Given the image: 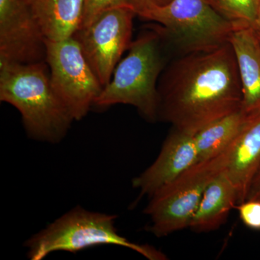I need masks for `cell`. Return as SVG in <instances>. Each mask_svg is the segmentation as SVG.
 <instances>
[{
  "label": "cell",
  "instance_id": "obj_20",
  "mask_svg": "<svg viewBox=\"0 0 260 260\" xmlns=\"http://www.w3.org/2000/svg\"><path fill=\"white\" fill-rule=\"evenodd\" d=\"M246 200H256L260 201V167L251 182Z\"/></svg>",
  "mask_w": 260,
  "mask_h": 260
},
{
  "label": "cell",
  "instance_id": "obj_2",
  "mask_svg": "<svg viewBox=\"0 0 260 260\" xmlns=\"http://www.w3.org/2000/svg\"><path fill=\"white\" fill-rule=\"evenodd\" d=\"M0 101L18 111L36 141L61 143L75 121L53 88L46 61L0 65Z\"/></svg>",
  "mask_w": 260,
  "mask_h": 260
},
{
  "label": "cell",
  "instance_id": "obj_9",
  "mask_svg": "<svg viewBox=\"0 0 260 260\" xmlns=\"http://www.w3.org/2000/svg\"><path fill=\"white\" fill-rule=\"evenodd\" d=\"M46 40L22 0H0V65L46 61Z\"/></svg>",
  "mask_w": 260,
  "mask_h": 260
},
{
  "label": "cell",
  "instance_id": "obj_6",
  "mask_svg": "<svg viewBox=\"0 0 260 260\" xmlns=\"http://www.w3.org/2000/svg\"><path fill=\"white\" fill-rule=\"evenodd\" d=\"M140 18L160 25L169 44L182 54L221 47L229 42L234 29L206 0H171Z\"/></svg>",
  "mask_w": 260,
  "mask_h": 260
},
{
  "label": "cell",
  "instance_id": "obj_16",
  "mask_svg": "<svg viewBox=\"0 0 260 260\" xmlns=\"http://www.w3.org/2000/svg\"><path fill=\"white\" fill-rule=\"evenodd\" d=\"M215 12L232 23L234 28L254 27L259 0H206Z\"/></svg>",
  "mask_w": 260,
  "mask_h": 260
},
{
  "label": "cell",
  "instance_id": "obj_14",
  "mask_svg": "<svg viewBox=\"0 0 260 260\" xmlns=\"http://www.w3.org/2000/svg\"><path fill=\"white\" fill-rule=\"evenodd\" d=\"M237 204V188L223 170L205 189L189 229L198 233L217 230Z\"/></svg>",
  "mask_w": 260,
  "mask_h": 260
},
{
  "label": "cell",
  "instance_id": "obj_18",
  "mask_svg": "<svg viewBox=\"0 0 260 260\" xmlns=\"http://www.w3.org/2000/svg\"><path fill=\"white\" fill-rule=\"evenodd\" d=\"M239 217L249 229L260 231V201L246 200L237 205Z\"/></svg>",
  "mask_w": 260,
  "mask_h": 260
},
{
  "label": "cell",
  "instance_id": "obj_21",
  "mask_svg": "<svg viewBox=\"0 0 260 260\" xmlns=\"http://www.w3.org/2000/svg\"><path fill=\"white\" fill-rule=\"evenodd\" d=\"M254 31H255L258 39L260 41V0L259 2V9H258L257 18H256V23L254 24Z\"/></svg>",
  "mask_w": 260,
  "mask_h": 260
},
{
  "label": "cell",
  "instance_id": "obj_7",
  "mask_svg": "<svg viewBox=\"0 0 260 260\" xmlns=\"http://www.w3.org/2000/svg\"><path fill=\"white\" fill-rule=\"evenodd\" d=\"M47 61L53 88L75 121L83 119L102 93L103 85L74 37L46 40Z\"/></svg>",
  "mask_w": 260,
  "mask_h": 260
},
{
  "label": "cell",
  "instance_id": "obj_15",
  "mask_svg": "<svg viewBox=\"0 0 260 260\" xmlns=\"http://www.w3.org/2000/svg\"><path fill=\"white\" fill-rule=\"evenodd\" d=\"M246 117L240 109L213 121L195 134L198 162L214 158L225 151L237 138Z\"/></svg>",
  "mask_w": 260,
  "mask_h": 260
},
{
  "label": "cell",
  "instance_id": "obj_4",
  "mask_svg": "<svg viewBox=\"0 0 260 260\" xmlns=\"http://www.w3.org/2000/svg\"><path fill=\"white\" fill-rule=\"evenodd\" d=\"M116 218V215L76 206L25 241L27 257L42 260L56 251L76 253L94 246L115 245L132 249L148 259H167L153 246L130 242L120 235Z\"/></svg>",
  "mask_w": 260,
  "mask_h": 260
},
{
  "label": "cell",
  "instance_id": "obj_12",
  "mask_svg": "<svg viewBox=\"0 0 260 260\" xmlns=\"http://www.w3.org/2000/svg\"><path fill=\"white\" fill-rule=\"evenodd\" d=\"M242 84L241 110L246 115L260 112V41L252 27L233 30L229 39Z\"/></svg>",
  "mask_w": 260,
  "mask_h": 260
},
{
  "label": "cell",
  "instance_id": "obj_1",
  "mask_svg": "<svg viewBox=\"0 0 260 260\" xmlns=\"http://www.w3.org/2000/svg\"><path fill=\"white\" fill-rule=\"evenodd\" d=\"M158 120L194 135L220 118L240 110L242 90L230 42L213 50L182 54L159 79Z\"/></svg>",
  "mask_w": 260,
  "mask_h": 260
},
{
  "label": "cell",
  "instance_id": "obj_13",
  "mask_svg": "<svg viewBox=\"0 0 260 260\" xmlns=\"http://www.w3.org/2000/svg\"><path fill=\"white\" fill-rule=\"evenodd\" d=\"M42 29L46 39L73 37L83 21L85 0H22Z\"/></svg>",
  "mask_w": 260,
  "mask_h": 260
},
{
  "label": "cell",
  "instance_id": "obj_8",
  "mask_svg": "<svg viewBox=\"0 0 260 260\" xmlns=\"http://www.w3.org/2000/svg\"><path fill=\"white\" fill-rule=\"evenodd\" d=\"M135 15L131 8L107 10L73 36L103 87L110 82L121 56L133 42Z\"/></svg>",
  "mask_w": 260,
  "mask_h": 260
},
{
  "label": "cell",
  "instance_id": "obj_3",
  "mask_svg": "<svg viewBox=\"0 0 260 260\" xmlns=\"http://www.w3.org/2000/svg\"><path fill=\"white\" fill-rule=\"evenodd\" d=\"M167 44H170L160 25L140 32L93 107L102 109L116 104L133 106L147 121H158V85L167 65Z\"/></svg>",
  "mask_w": 260,
  "mask_h": 260
},
{
  "label": "cell",
  "instance_id": "obj_17",
  "mask_svg": "<svg viewBox=\"0 0 260 260\" xmlns=\"http://www.w3.org/2000/svg\"><path fill=\"white\" fill-rule=\"evenodd\" d=\"M119 8L131 7L126 0H85L83 21L80 28L88 26L104 12Z\"/></svg>",
  "mask_w": 260,
  "mask_h": 260
},
{
  "label": "cell",
  "instance_id": "obj_19",
  "mask_svg": "<svg viewBox=\"0 0 260 260\" xmlns=\"http://www.w3.org/2000/svg\"><path fill=\"white\" fill-rule=\"evenodd\" d=\"M137 15L141 16L145 12L167 5L171 0H126Z\"/></svg>",
  "mask_w": 260,
  "mask_h": 260
},
{
  "label": "cell",
  "instance_id": "obj_5",
  "mask_svg": "<svg viewBox=\"0 0 260 260\" xmlns=\"http://www.w3.org/2000/svg\"><path fill=\"white\" fill-rule=\"evenodd\" d=\"M234 142L220 155L196 162L150 197L144 210L150 219L148 232L164 237L189 227L205 189L225 170Z\"/></svg>",
  "mask_w": 260,
  "mask_h": 260
},
{
  "label": "cell",
  "instance_id": "obj_11",
  "mask_svg": "<svg viewBox=\"0 0 260 260\" xmlns=\"http://www.w3.org/2000/svg\"><path fill=\"white\" fill-rule=\"evenodd\" d=\"M260 167V112L247 115L234 140L225 172L237 188L238 205L245 201Z\"/></svg>",
  "mask_w": 260,
  "mask_h": 260
},
{
  "label": "cell",
  "instance_id": "obj_10",
  "mask_svg": "<svg viewBox=\"0 0 260 260\" xmlns=\"http://www.w3.org/2000/svg\"><path fill=\"white\" fill-rule=\"evenodd\" d=\"M198 161L194 135L175 129L167 137L155 161L133 180L140 198L152 196L157 190Z\"/></svg>",
  "mask_w": 260,
  "mask_h": 260
}]
</instances>
